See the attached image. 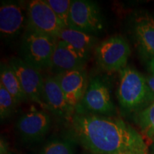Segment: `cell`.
I'll return each mask as SVG.
<instances>
[{
    "mask_svg": "<svg viewBox=\"0 0 154 154\" xmlns=\"http://www.w3.org/2000/svg\"><path fill=\"white\" fill-rule=\"evenodd\" d=\"M137 123L144 135L154 139V102L138 113Z\"/></svg>",
    "mask_w": 154,
    "mask_h": 154,
    "instance_id": "ac0fdd59",
    "label": "cell"
},
{
    "mask_svg": "<svg viewBox=\"0 0 154 154\" xmlns=\"http://www.w3.org/2000/svg\"><path fill=\"white\" fill-rule=\"evenodd\" d=\"M57 40L26 27L20 46L21 59L38 71L49 69Z\"/></svg>",
    "mask_w": 154,
    "mask_h": 154,
    "instance_id": "3957f363",
    "label": "cell"
},
{
    "mask_svg": "<svg viewBox=\"0 0 154 154\" xmlns=\"http://www.w3.org/2000/svg\"><path fill=\"white\" fill-rule=\"evenodd\" d=\"M51 126V119L47 112L31 109L20 117L17 129L24 141L37 142L47 135Z\"/></svg>",
    "mask_w": 154,
    "mask_h": 154,
    "instance_id": "9c48e42d",
    "label": "cell"
},
{
    "mask_svg": "<svg viewBox=\"0 0 154 154\" xmlns=\"http://www.w3.org/2000/svg\"><path fill=\"white\" fill-rule=\"evenodd\" d=\"M68 137L94 154H114L128 150L148 152L143 137L120 119L74 113Z\"/></svg>",
    "mask_w": 154,
    "mask_h": 154,
    "instance_id": "6da1fadb",
    "label": "cell"
},
{
    "mask_svg": "<svg viewBox=\"0 0 154 154\" xmlns=\"http://www.w3.org/2000/svg\"><path fill=\"white\" fill-rule=\"evenodd\" d=\"M54 76L57 78L69 106L75 111L88 85L85 69H75Z\"/></svg>",
    "mask_w": 154,
    "mask_h": 154,
    "instance_id": "7c38bea8",
    "label": "cell"
},
{
    "mask_svg": "<svg viewBox=\"0 0 154 154\" xmlns=\"http://www.w3.org/2000/svg\"><path fill=\"white\" fill-rule=\"evenodd\" d=\"M52 10L63 22L66 27H68L69 17L72 2L70 0H46Z\"/></svg>",
    "mask_w": 154,
    "mask_h": 154,
    "instance_id": "ffe728a7",
    "label": "cell"
},
{
    "mask_svg": "<svg viewBox=\"0 0 154 154\" xmlns=\"http://www.w3.org/2000/svg\"><path fill=\"white\" fill-rule=\"evenodd\" d=\"M74 143L69 137L51 140L44 144L39 154H74Z\"/></svg>",
    "mask_w": 154,
    "mask_h": 154,
    "instance_id": "e0dca14e",
    "label": "cell"
},
{
    "mask_svg": "<svg viewBox=\"0 0 154 154\" xmlns=\"http://www.w3.org/2000/svg\"><path fill=\"white\" fill-rule=\"evenodd\" d=\"M0 82L2 85L14 98L18 103L28 100L14 69L9 63H1Z\"/></svg>",
    "mask_w": 154,
    "mask_h": 154,
    "instance_id": "2e32d148",
    "label": "cell"
},
{
    "mask_svg": "<svg viewBox=\"0 0 154 154\" xmlns=\"http://www.w3.org/2000/svg\"><path fill=\"white\" fill-rule=\"evenodd\" d=\"M26 28L57 38L65 25L57 16L46 0H32L26 7Z\"/></svg>",
    "mask_w": 154,
    "mask_h": 154,
    "instance_id": "5b68a950",
    "label": "cell"
},
{
    "mask_svg": "<svg viewBox=\"0 0 154 154\" xmlns=\"http://www.w3.org/2000/svg\"><path fill=\"white\" fill-rule=\"evenodd\" d=\"M68 27L91 35L100 32L103 19L97 4L88 0H73Z\"/></svg>",
    "mask_w": 154,
    "mask_h": 154,
    "instance_id": "52a82bcc",
    "label": "cell"
},
{
    "mask_svg": "<svg viewBox=\"0 0 154 154\" xmlns=\"http://www.w3.org/2000/svg\"><path fill=\"white\" fill-rule=\"evenodd\" d=\"M149 66L150 70H151V73H153V74H154V59L150 61Z\"/></svg>",
    "mask_w": 154,
    "mask_h": 154,
    "instance_id": "603a6c76",
    "label": "cell"
},
{
    "mask_svg": "<svg viewBox=\"0 0 154 154\" xmlns=\"http://www.w3.org/2000/svg\"><path fill=\"white\" fill-rule=\"evenodd\" d=\"M27 25V12L16 2H2L0 7V33L7 40H14Z\"/></svg>",
    "mask_w": 154,
    "mask_h": 154,
    "instance_id": "30bf717a",
    "label": "cell"
},
{
    "mask_svg": "<svg viewBox=\"0 0 154 154\" xmlns=\"http://www.w3.org/2000/svg\"><path fill=\"white\" fill-rule=\"evenodd\" d=\"M42 99L44 108L59 118L69 121L74 114L55 76L44 77Z\"/></svg>",
    "mask_w": 154,
    "mask_h": 154,
    "instance_id": "8fae6325",
    "label": "cell"
},
{
    "mask_svg": "<svg viewBox=\"0 0 154 154\" xmlns=\"http://www.w3.org/2000/svg\"><path fill=\"white\" fill-rule=\"evenodd\" d=\"M9 63L14 69L28 99L44 108L42 99L44 77L40 71L25 62L21 58H11Z\"/></svg>",
    "mask_w": 154,
    "mask_h": 154,
    "instance_id": "ba28073f",
    "label": "cell"
},
{
    "mask_svg": "<svg viewBox=\"0 0 154 154\" xmlns=\"http://www.w3.org/2000/svg\"><path fill=\"white\" fill-rule=\"evenodd\" d=\"M135 38L140 51L151 60L154 59V17L141 14L134 21Z\"/></svg>",
    "mask_w": 154,
    "mask_h": 154,
    "instance_id": "5bb4252c",
    "label": "cell"
},
{
    "mask_svg": "<svg viewBox=\"0 0 154 154\" xmlns=\"http://www.w3.org/2000/svg\"><path fill=\"white\" fill-rule=\"evenodd\" d=\"M131 54L128 42L121 36H113L100 43L95 49L96 62L108 72H120L126 67Z\"/></svg>",
    "mask_w": 154,
    "mask_h": 154,
    "instance_id": "277c9868",
    "label": "cell"
},
{
    "mask_svg": "<svg viewBox=\"0 0 154 154\" xmlns=\"http://www.w3.org/2000/svg\"><path fill=\"white\" fill-rule=\"evenodd\" d=\"M146 79L149 91L150 101L152 103L154 102V74L151 73V74L146 76Z\"/></svg>",
    "mask_w": 154,
    "mask_h": 154,
    "instance_id": "44dd1931",
    "label": "cell"
},
{
    "mask_svg": "<svg viewBox=\"0 0 154 154\" xmlns=\"http://www.w3.org/2000/svg\"><path fill=\"white\" fill-rule=\"evenodd\" d=\"M117 97L120 106L130 112L151 103L146 77L132 67L121 69Z\"/></svg>",
    "mask_w": 154,
    "mask_h": 154,
    "instance_id": "7a4b0ae2",
    "label": "cell"
},
{
    "mask_svg": "<svg viewBox=\"0 0 154 154\" xmlns=\"http://www.w3.org/2000/svg\"><path fill=\"white\" fill-rule=\"evenodd\" d=\"M18 104L14 98L0 84V117L2 120L9 118Z\"/></svg>",
    "mask_w": 154,
    "mask_h": 154,
    "instance_id": "d6986e66",
    "label": "cell"
},
{
    "mask_svg": "<svg viewBox=\"0 0 154 154\" xmlns=\"http://www.w3.org/2000/svg\"><path fill=\"white\" fill-rule=\"evenodd\" d=\"M114 154H148V152L136 151V150H128V151H123L118 152V153Z\"/></svg>",
    "mask_w": 154,
    "mask_h": 154,
    "instance_id": "7402d4cb",
    "label": "cell"
},
{
    "mask_svg": "<svg viewBox=\"0 0 154 154\" xmlns=\"http://www.w3.org/2000/svg\"><path fill=\"white\" fill-rule=\"evenodd\" d=\"M91 154H94V153H91Z\"/></svg>",
    "mask_w": 154,
    "mask_h": 154,
    "instance_id": "d4e9b609",
    "label": "cell"
},
{
    "mask_svg": "<svg viewBox=\"0 0 154 154\" xmlns=\"http://www.w3.org/2000/svg\"><path fill=\"white\" fill-rule=\"evenodd\" d=\"M58 39L69 44L86 61L88 60L90 51L97 42L95 36L91 34L69 27L63 29Z\"/></svg>",
    "mask_w": 154,
    "mask_h": 154,
    "instance_id": "9a60e30c",
    "label": "cell"
},
{
    "mask_svg": "<svg viewBox=\"0 0 154 154\" xmlns=\"http://www.w3.org/2000/svg\"><path fill=\"white\" fill-rule=\"evenodd\" d=\"M86 62L66 42L58 39L49 69L54 75L84 68Z\"/></svg>",
    "mask_w": 154,
    "mask_h": 154,
    "instance_id": "4fadbf2b",
    "label": "cell"
},
{
    "mask_svg": "<svg viewBox=\"0 0 154 154\" xmlns=\"http://www.w3.org/2000/svg\"><path fill=\"white\" fill-rule=\"evenodd\" d=\"M152 150H153V154H154V139H153V144L152 146Z\"/></svg>",
    "mask_w": 154,
    "mask_h": 154,
    "instance_id": "cb8c5ba5",
    "label": "cell"
},
{
    "mask_svg": "<svg viewBox=\"0 0 154 154\" xmlns=\"http://www.w3.org/2000/svg\"><path fill=\"white\" fill-rule=\"evenodd\" d=\"M114 111L115 106L109 88L101 79L96 77L90 81L84 97L75 109V113L110 116Z\"/></svg>",
    "mask_w": 154,
    "mask_h": 154,
    "instance_id": "8992f818",
    "label": "cell"
}]
</instances>
